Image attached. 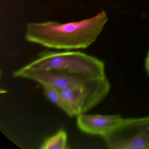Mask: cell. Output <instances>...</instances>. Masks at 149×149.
<instances>
[{"mask_svg":"<svg viewBox=\"0 0 149 149\" xmlns=\"http://www.w3.org/2000/svg\"><path fill=\"white\" fill-rule=\"evenodd\" d=\"M111 85L106 76L75 89L60 91L75 116L86 114L101 103L110 90Z\"/></svg>","mask_w":149,"mask_h":149,"instance_id":"obj_4","label":"cell"},{"mask_svg":"<svg viewBox=\"0 0 149 149\" xmlns=\"http://www.w3.org/2000/svg\"><path fill=\"white\" fill-rule=\"evenodd\" d=\"M113 149H149V116L124 119L103 137Z\"/></svg>","mask_w":149,"mask_h":149,"instance_id":"obj_3","label":"cell"},{"mask_svg":"<svg viewBox=\"0 0 149 149\" xmlns=\"http://www.w3.org/2000/svg\"><path fill=\"white\" fill-rule=\"evenodd\" d=\"M44 93L48 99L61 108L68 116L74 117V112L61 94L59 90L48 84H42Z\"/></svg>","mask_w":149,"mask_h":149,"instance_id":"obj_7","label":"cell"},{"mask_svg":"<svg viewBox=\"0 0 149 149\" xmlns=\"http://www.w3.org/2000/svg\"><path fill=\"white\" fill-rule=\"evenodd\" d=\"M24 68L34 70H56L87 75L95 78L105 76L103 62L80 51H46Z\"/></svg>","mask_w":149,"mask_h":149,"instance_id":"obj_2","label":"cell"},{"mask_svg":"<svg viewBox=\"0 0 149 149\" xmlns=\"http://www.w3.org/2000/svg\"><path fill=\"white\" fill-rule=\"evenodd\" d=\"M108 20L107 13L102 11L94 17L74 22H30L27 25L25 39L49 48L84 49L95 41Z\"/></svg>","mask_w":149,"mask_h":149,"instance_id":"obj_1","label":"cell"},{"mask_svg":"<svg viewBox=\"0 0 149 149\" xmlns=\"http://www.w3.org/2000/svg\"><path fill=\"white\" fill-rule=\"evenodd\" d=\"M68 135L66 131L61 130L55 134L46 139L40 148L41 149H66Z\"/></svg>","mask_w":149,"mask_h":149,"instance_id":"obj_8","label":"cell"},{"mask_svg":"<svg viewBox=\"0 0 149 149\" xmlns=\"http://www.w3.org/2000/svg\"><path fill=\"white\" fill-rule=\"evenodd\" d=\"M145 67L146 70V73L149 77V50L147 54V57L145 60Z\"/></svg>","mask_w":149,"mask_h":149,"instance_id":"obj_9","label":"cell"},{"mask_svg":"<svg viewBox=\"0 0 149 149\" xmlns=\"http://www.w3.org/2000/svg\"><path fill=\"white\" fill-rule=\"evenodd\" d=\"M14 76L16 77L33 80L41 85L48 84L60 91L77 88L100 78L82 74L56 70H34L24 67L15 71Z\"/></svg>","mask_w":149,"mask_h":149,"instance_id":"obj_5","label":"cell"},{"mask_svg":"<svg viewBox=\"0 0 149 149\" xmlns=\"http://www.w3.org/2000/svg\"><path fill=\"white\" fill-rule=\"evenodd\" d=\"M123 118L116 115H84L77 116V124L82 132L104 137L111 131Z\"/></svg>","mask_w":149,"mask_h":149,"instance_id":"obj_6","label":"cell"}]
</instances>
